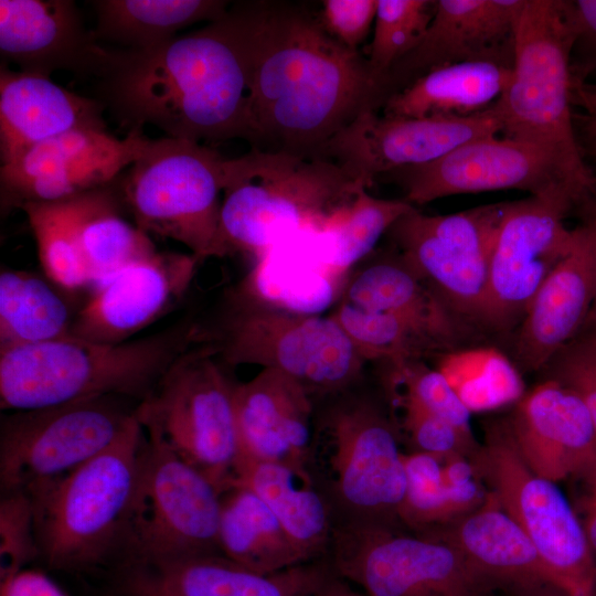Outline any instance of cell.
I'll return each mask as SVG.
<instances>
[{
    "mask_svg": "<svg viewBox=\"0 0 596 596\" xmlns=\"http://www.w3.org/2000/svg\"><path fill=\"white\" fill-rule=\"evenodd\" d=\"M248 141L254 149L318 157L358 116L383 107L387 79L304 7L249 2Z\"/></svg>",
    "mask_w": 596,
    "mask_h": 596,
    "instance_id": "cell-1",
    "label": "cell"
},
{
    "mask_svg": "<svg viewBox=\"0 0 596 596\" xmlns=\"http://www.w3.org/2000/svg\"><path fill=\"white\" fill-rule=\"evenodd\" d=\"M249 2L146 52L114 51L102 103L131 129L152 125L196 142L248 141Z\"/></svg>",
    "mask_w": 596,
    "mask_h": 596,
    "instance_id": "cell-2",
    "label": "cell"
},
{
    "mask_svg": "<svg viewBox=\"0 0 596 596\" xmlns=\"http://www.w3.org/2000/svg\"><path fill=\"white\" fill-rule=\"evenodd\" d=\"M196 322L188 315L156 333L121 343L67 336L0 350V408L26 411L100 396L139 403L195 344Z\"/></svg>",
    "mask_w": 596,
    "mask_h": 596,
    "instance_id": "cell-3",
    "label": "cell"
},
{
    "mask_svg": "<svg viewBox=\"0 0 596 596\" xmlns=\"http://www.w3.org/2000/svg\"><path fill=\"white\" fill-rule=\"evenodd\" d=\"M364 189L322 157L253 148L227 159L220 220L224 256H262L291 232L327 231Z\"/></svg>",
    "mask_w": 596,
    "mask_h": 596,
    "instance_id": "cell-4",
    "label": "cell"
},
{
    "mask_svg": "<svg viewBox=\"0 0 596 596\" xmlns=\"http://www.w3.org/2000/svg\"><path fill=\"white\" fill-rule=\"evenodd\" d=\"M195 344L209 345L228 365L278 370L311 396L343 392L365 363L330 315L277 307L242 285L226 295L211 320H198Z\"/></svg>",
    "mask_w": 596,
    "mask_h": 596,
    "instance_id": "cell-5",
    "label": "cell"
},
{
    "mask_svg": "<svg viewBox=\"0 0 596 596\" xmlns=\"http://www.w3.org/2000/svg\"><path fill=\"white\" fill-rule=\"evenodd\" d=\"M142 439L135 413L105 450L30 497L40 557L50 568L89 573L114 565Z\"/></svg>",
    "mask_w": 596,
    "mask_h": 596,
    "instance_id": "cell-6",
    "label": "cell"
},
{
    "mask_svg": "<svg viewBox=\"0 0 596 596\" xmlns=\"http://www.w3.org/2000/svg\"><path fill=\"white\" fill-rule=\"evenodd\" d=\"M575 40L571 1L523 0L511 78L492 108L503 137L550 150L595 193L596 177L583 159L572 123L570 61Z\"/></svg>",
    "mask_w": 596,
    "mask_h": 596,
    "instance_id": "cell-7",
    "label": "cell"
},
{
    "mask_svg": "<svg viewBox=\"0 0 596 596\" xmlns=\"http://www.w3.org/2000/svg\"><path fill=\"white\" fill-rule=\"evenodd\" d=\"M398 440L393 422L372 401L343 400L326 413L315 428L307 467L336 524L404 529L406 471Z\"/></svg>",
    "mask_w": 596,
    "mask_h": 596,
    "instance_id": "cell-8",
    "label": "cell"
},
{
    "mask_svg": "<svg viewBox=\"0 0 596 596\" xmlns=\"http://www.w3.org/2000/svg\"><path fill=\"white\" fill-rule=\"evenodd\" d=\"M226 162L193 140L150 139L142 156L113 184L135 225L183 244L203 262L224 256L220 194Z\"/></svg>",
    "mask_w": 596,
    "mask_h": 596,
    "instance_id": "cell-9",
    "label": "cell"
},
{
    "mask_svg": "<svg viewBox=\"0 0 596 596\" xmlns=\"http://www.w3.org/2000/svg\"><path fill=\"white\" fill-rule=\"evenodd\" d=\"M220 512V490L156 433L143 429L136 480L114 565L124 561L222 554Z\"/></svg>",
    "mask_w": 596,
    "mask_h": 596,
    "instance_id": "cell-10",
    "label": "cell"
},
{
    "mask_svg": "<svg viewBox=\"0 0 596 596\" xmlns=\"http://www.w3.org/2000/svg\"><path fill=\"white\" fill-rule=\"evenodd\" d=\"M475 476L520 526L568 596H596V563L582 520L555 482L523 460L508 418L486 425L485 441L469 457Z\"/></svg>",
    "mask_w": 596,
    "mask_h": 596,
    "instance_id": "cell-11",
    "label": "cell"
},
{
    "mask_svg": "<svg viewBox=\"0 0 596 596\" xmlns=\"http://www.w3.org/2000/svg\"><path fill=\"white\" fill-rule=\"evenodd\" d=\"M221 360L205 344H194L167 370L136 417L220 492L234 479L240 456L234 390Z\"/></svg>",
    "mask_w": 596,
    "mask_h": 596,
    "instance_id": "cell-12",
    "label": "cell"
},
{
    "mask_svg": "<svg viewBox=\"0 0 596 596\" xmlns=\"http://www.w3.org/2000/svg\"><path fill=\"white\" fill-rule=\"evenodd\" d=\"M334 573L364 596H499L504 593L450 544L401 528L336 524Z\"/></svg>",
    "mask_w": 596,
    "mask_h": 596,
    "instance_id": "cell-13",
    "label": "cell"
},
{
    "mask_svg": "<svg viewBox=\"0 0 596 596\" xmlns=\"http://www.w3.org/2000/svg\"><path fill=\"white\" fill-rule=\"evenodd\" d=\"M124 397H92L1 417L2 494L29 497L110 446L135 417Z\"/></svg>",
    "mask_w": 596,
    "mask_h": 596,
    "instance_id": "cell-14",
    "label": "cell"
},
{
    "mask_svg": "<svg viewBox=\"0 0 596 596\" xmlns=\"http://www.w3.org/2000/svg\"><path fill=\"white\" fill-rule=\"evenodd\" d=\"M504 206L502 202L446 215H427L414 206L386 233L406 265L470 326H482Z\"/></svg>",
    "mask_w": 596,
    "mask_h": 596,
    "instance_id": "cell-15",
    "label": "cell"
},
{
    "mask_svg": "<svg viewBox=\"0 0 596 596\" xmlns=\"http://www.w3.org/2000/svg\"><path fill=\"white\" fill-rule=\"evenodd\" d=\"M386 175L413 206L456 194L519 190L578 207L595 194L550 150L498 136L469 141L433 162Z\"/></svg>",
    "mask_w": 596,
    "mask_h": 596,
    "instance_id": "cell-16",
    "label": "cell"
},
{
    "mask_svg": "<svg viewBox=\"0 0 596 596\" xmlns=\"http://www.w3.org/2000/svg\"><path fill=\"white\" fill-rule=\"evenodd\" d=\"M574 207L540 196L505 202L491 254L482 327L504 332L519 326L542 284L575 243V228L565 225Z\"/></svg>",
    "mask_w": 596,
    "mask_h": 596,
    "instance_id": "cell-17",
    "label": "cell"
},
{
    "mask_svg": "<svg viewBox=\"0 0 596 596\" xmlns=\"http://www.w3.org/2000/svg\"><path fill=\"white\" fill-rule=\"evenodd\" d=\"M140 129L117 138L103 128H81L40 142L0 168L1 207L62 202L107 187L145 152Z\"/></svg>",
    "mask_w": 596,
    "mask_h": 596,
    "instance_id": "cell-18",
    "label": "cell"
},
{
    "mask_svg": "<svg viewBox=\"0 0 596 596\" xmlns=\"http://www.w3.org/2000/svg\"><path fill=\"white\" fill-rule=\"evenodd\" d=\"M500 134L492 106L466 117H386L369 110L329 139L318 156L368 189L380 175L433 162L469 141Z\"/></svg>",
    "mask_w": 596,
    "mask_h": 596,
    "instance_id": "cell-19",
    "label": "cell"
},
{
    "mask_svg": "<svg viewBox=\"0 0 596 596\" xmlns=\"http://www.w3.org/2000/svg\"><path fill=\"white\" fill-rule=\"evenodd\" d=\"M107 571L106 596H313L337 575L320 560L264 575L222 554L124 561Z\"/></svg>",
    "mask_w": 596,
    "mask_h": 596,
    "instance_id": "cell-20",
    "label": "cell"
},
{
    "mask_svg": "<svg viewBox=\"0 0 596 596\" xmlns=\"http://www.w3.org/2000/svg\"><path fill=\"white\" fill-rule=\"evenodd\" d=\"M200 263L192 254L157 252L126 266L95 286L70 336L98 343L130 340L183 297Z\"/></svg>",
    "mask_w": 596,
    "mask_h": 596,
    "instance_id": "cell-21",
    "label": "cell"
},
{
    "mask_svg": "<svg viewBox=\"0 0 596 596\" xmlns=\"http://www.w3.org/2000/svg\"><path fill=\"white\" fill-rule=\"evenodd\" d=\"M514 443L539 476L579 481L596 493V427L584 403L561 384L542 380L508 417Z\"/></svg>",
    "mask_w": 596,
    "mask_h": 596,
    "instance_id": "cell-22",
    "label": "cell"
},
{
    "mask_svg": "<svg viewBox=\"0 0 596 596\" xmlns=\"http://www.w3.org/2000/svg\"><path fill=\"white\" fill-rule=\"evenodd\" d=\"M523 0H438L418 42L389 72L392 95L439 67L465 62L513 65L514 29Z\"/></svg>",
    "mask_w": 596,
    "mask_h": 596,
    "instance_id": "cell-23",
    "label": "cell"
},
{
    "mask_svg": "<svg viewBox=\"0 0 596 596\" xmlns=\"http://www.w3.org/2000/svg\"><path fill=\"white\" fill-rule=\"evenodd\" d=\"M0 53L24 73L64 70L102 77L114 51L98 44L74 1L1 0Z\"/></svg>",
    "mask_w": 596,
    "mask_h": 596,
    "instance_id": "cell-24",
    "label": "cell"
},
{
    "mask_svg": "<svg viewBox=\"0 0 596 596\" xmlns=\"http://www.w3.org/2000/svg\"><path fill=\"white\" fill-rule=\"evenodd\" d=\"M311 397L301 384L274 369L235 383L240 456L307 466L315 434Z\"/></svg>",
    "mask_w": 596,
    "mask_h": 596,
    "instance_id": "cell-25",
    "label": "cell"
},
{
    "mask_svg": "<svg viewBox=\"0 0 596 596\" xmlns=\"http://www.w3.org/2000/svg\"><path fill=\"white\" fill-rule=\"evenodd\" d=\"M571 252L540 287L519 323L515 364L540 371L587 321L595 296L594 256L583 224L575 227Z\"/></svg>",
    "mask_w": 596,
    "mask_h": 596,
    "instance_id": "cell-26",
    "label": "cell"
},
{
    "mask_svg": "<svg viewBox=\"0 0 596 596\" xmlns=\"http://www.w3.org/2000/svg\"><path fill=\"white\" fill-rule=\"evenodd\" d=\"M421 535L456 547L511 596L564 593L531 540L489 493L476 510Z\"/></svg>",
    "mask_w": 596,
    "mask_h": 596,
    "instance_id": "cell-27",
    "label": "cell"
},
{
    "mask_svg": "<svg viewBox=\"0 0 596 596\" xmlns=\"http://www.w3.org/2000/svg\"><path fill=\"white\" fill-rule=\"evenodd\" d=\"M100 100L75 94L50 76L0 71L1 164L24 150L81 128L106 129Z\"/></svg>",
    "mask_w": 596,
    "mask_h": 596,
    "instance_id": "cell-28",
    "label": "cell"
},
{
    "mask_svg": "<svg viewBox=\"0 0 596 596\" xmlns=\"http://www.w3.org/2000/svg\"><path fill=\"white\" fill-rule=\"evenodd\" d=\"M233 485L249 489L269 508L306 562L330 551L332 509L307 466L238 456Z\"/></svg>",
    "mask_w": 596,
    "mask_h": 596,
    "instance_id": "cell-29",
    "label": "cell"
},
{
    "mask_svg": "<svg viewBox=\"0 0 596 596\" xmlns=\"http://www.w3.org/2000/svg\"><path fill=\"white\" fill-rule=\"evenodd\" d=\"M341 301L395 315L423 330L445 351L460 348L471 332V326L455 315L396 251L354 273L345 284Z\"/></svg>",
    "mask_w": 596,
    "mask_h": 596,
    "instance_id": "cell-30",
    "label": "cell"
},
{
    "mask_svg": "<svg viewBox=\"0 0 596 596\" xmlns=\"http://www.w3.org/2000/svg\"><path fill=\"white\" fill-rule=\"evenodd\" d=\"M512 67L492 62L456 63L434 70L391 95L386 117H466L492 106L504 92Z\"/></svg>",
    "mask_w": 596,
    "mask_h": 596,
    "instance_id": "cell-31",
    "label": "cell"
},
{
    "mask_svg": "<svg viewBox=\"0 0 596 596\" xmlns=\"http://www.w3.org/2000/svg\"><path fill=\"white\" fill-rule=\"evenodd\" d=\"M219 541L224 556L264 575L308 563L269 508L238 485L221 492Z\"/></svg>",
    "mask_w": 596,
    "mask_h": 596,
    "instance_id": "cell-32",
    "label": "cell"
},
{
    "mask_svg": "<svg viewBox=\"0 0 596 596\" xmlns=\"http://www.w3.org/2000/svg\"><path fill=\"white\" fill-rule=\"evenodd\" d=\"M113 183L67 200L94 286L157 253L149 235L120 214L123 203Z\"/></svg>",
    "mask_w": 596,
    "mask_h": 596,
    "instance_id": "cell-33",
    "label": "cell"
},
{
    "mask_svg": "<svg viewBox=\"0 0 596 596\" xmlns=\"http://www.w3.org/2000/svg\"><path fill=\"white\" fill-rule=\"evenodd\" d=\"M92 4L96 40L134 52L157 49L177 38L178 31L196 22L216 21L230 9L228 2L221 0H97Z\"/></svg>",
    "mask_w": 596,
    "mask_h": 596,
    "instance_id": "cell-34",
    "label": "cell"
},
{
    "mask_svg": "<svg viewBox=\"0 0 596 596\" xmlns=\"http://www.w3.org/2000/svg\"><path fill=\"white\" fill-rule=\"evenodd\" d=\"M74 317L49 281L24 270H1L0 350L67 337Z\"/></svg>",
    "mask_w": 596,
    "mask_h": 596,
    "instance_id": "cell-35",
    "label": "cell"
},
{
    "mask_svg": "<svg viewBox=\"0 0 596 596\" xmlns=\"http://www.w3.org/2000/svg\"><path fill=\"white\" fill-rule=\"evenodd\" d=\"M435 358L436 369L470 413L517 404L525 394L521 370L497 348L460 347Z\"/></svg>",
    "mask_w": 596,
    "mask_h": 596,
    "instance_id": "cell-36",
    "label": "cell"
},
{
    "mask_svg": "<svg viewBox=\"0 0 596 596\" xmlns=\"http://www.w3.org/2000/svg\"><path fill=\"white\" fill-rule=\"evenodd\" d=\"M365 361L390 364L446 352L413 323L387 312L363 310L340 301L330 315Z\"/></svg>",
    "mask_w": 596,
    "mask_h": 596,
    "instance_id": "cell-37",
    "label": "cell"
},
{
    "mask_svg": "<svg viewBox=\"0 0 596 596\" xmlns=\"http://www.w3.org/2000/svg\"><path fill=\"white\" fill-rule=\"evenodd\" d=\"M406 489L400 511L404 529L424 534L471 511L467 491L446 483L443 461L429 454H404Z\"/></svg>",
    "mask_w": 596,
    "mask_h": 596,
    "instance_id": "cell-38",
    "label": "cell"
},
{
    "mask_svg": "<svg viewBox=\"0 0 596 596\" xmlns=\"http://www.w3.org/2000/svg\"><path fill=\"white\" fill-rule=\"evenodd\" d=\"M35 238L46 278L66 291L92 285L68 201L29 202L21 206Z\"/></svg>",
    "mask_w": 596,
    "mask_h": 596,
    "instance_id": "cell-39",
    "label": "cell"
},
{
    "mask_svg": "<svg viewBox=\"0 0 596 596\" xmlns=\"http://www.w3.org/2000/svg\"><path fill=\"white\" fill-rule=\"evenodd\" d=\"M414 206L405 200L372 196L362 190L337 217L327 232L333 244L326 263L336 274H343L364 259L391 226Z\"/></svg>",
    "mask_w": 596,
    "mask_h": 596,
    "instance_id": "cell-40",
    "label": "cell"
},
{
    "mask_svg": "<svg viewBox=\"0 0 596 596\" xmlns=\"http://www.w3.org/2000/svg\"><path fill=\"white\" fill-rule=\"evenodd\" d=\"M433 14L434 1L377 0L368 57L374 72L389 82L390 70L418 44Z\"/></svg>",
    "mask_w": 596,
    "mask_h": 596,
    "instance_id": "cell-41",
    "label": "cell"
},
{
    "mask_svg": "<svg viewBox=\"0 0 596 596\" xmlns=\"http://www.w3.org/2000/svg\"><path fill=\"white\" fill-rule=\"evenodd\" d=\"M389 366L391 387H402V392L395 395L406 397L459 429L472 434L471 413L436 368H429L424 360H408Z\"/></svg>",
    "mask_w": 596,
    "mask_h": 596,
    "instance_id": "cell-42",
    "label": "cell"
},
{
    "mask_svg": "<svg viewBox=\"0 0 596 596\" xmlns=\"http://www.w3.org/2000/svg\"><path fill=\"white\" fill-rule=\"evenodd\" d=\"M539 372L542 380L554 381L578 396L596 427V326L589 317Z\"/></svg>",
    "mask_w": 596,
    "mask_h": 596,
    "instance_id": "cell-43",
    "label": "cell"
},
{
    "mask_svg": "<svg viewBox=\"0 0 596 596\" xmlns=\"http://www.w3.org/2000/svg\"><path fill=\"white\" fill-rule=\"evenodd\" d=\"M395 403L403 412L402 427L414 446V451L425 453L441 461L451 458H468L479 444L472 434L466 433L449 422L427 412L411 400L395 395Z\"/></svg>",
    "mask_w": 596,
    "mask_h": 596,
    "instance_id": "cell-44",
    "label": "cell"
},
{
    "mask_svg": "<svg viewBox=\"0 0 596 596\" xmlns=\"http://www.w3.org/2000/svg\"><path fill=\"white\" fill-rule=\"evenodd\" d=\"M40 557L34 508L25 493L2 494L0 500V581Z\"/></svg>",
    "mask_w": 596,
    "mask_h": 596,
    "instance_id": "cell-45",
    "label": "cell"
},
{
    "mask_svg": "<svg viewBox=\"0 0 596 596\" xmlns=\"http://www.w3.org/2000/svg\"><path fill=\"white\" fill-rule=\"evenodd\" d=\"M377 0H324L320 22L344 46L358 51L374 23Z\"/></svg>",
    "mask_w": 596,
    "mask_h": 596,
    "instance_id": "cell-46",
    "label": "cell"
},
{
    "mask_svg": "<svg viewBox=\"0 0 596 596\" xmlns=\"http://www.w3.org/2000/svg\"><path fill=\"white\" fill-rule=\"evenodd\" d=\"M0 596H67L47 574L22 568L0 581Z\"/></svg>",
    "mask_w": 596,
    "mask_h": 596,
    "instance_id": "cell-47",
    "label": "cell"
},
{
    "mask_svg": "<svg viewBox=\"0 0 596 596\" xmlns=\"http://www.w3.org/2000/svg\"><path fill=\"white\" fill-rule=\"evenodd\" d=\"M571 14L576 34L575 46H582L596 64V0L571 1Z\"/></svg>",
    "mask_w": 596,
    "mask_h": 596,
    "instance_id": "cell-48",
    "label": "cell"
},
{
    "mask_svg": "<svg viewBox=\"0 0 596 596\" xmlns=\"http://www.w3.org/2000/svg\"><path fill=\"white\" fill-rule=\"evenodd\" d=\"M578 207L582 209L581 224L585 226L588 233L594 256L595 296L589 318L596 326V199L593 196L583 202Z\"/></svg>",
    "mask_w": 596,
    "mask_h": 596,
    "instance_id": "cell-49",
    "label": "cell"
},
{
    "mask_svg": "<svg viewBox=\"0 0 596 596\" xmlns=\"http://www.w3.org/2000/svg\"><path fill=\"white\" fill-rule=\"evenodd\" d=\"M583 508L585 515L582 523L590 553L596 563V493L584 498Z\"/></svg>",
    "mask_w": 596,
    "mask_h": 596,
    "instance_id": "cell-50",
    "label": "cell"
},
{
    "mask_svg": "<svg viewBox=\"0 0 596 596\" xmlns=\"http://www.w3.org/2000/svg\"><path fill=\"white\" fill-rule=\"evenodd\" d=\"M313 596H364V594L353 588L345 579L336 575Z\"/></svg>",
    "mask_w": 596,
    "mask_h": 596,
    "instance_id": "cell-51",
    "label": "cell"
},
{
    "mask_svg": "<svg viewBox=\"0 0 596 596\" xmlns=\"http://www.w3.org/2000/svg\"><path fill=\"white\" fill-rule=\"evenodd\" d=\"M590 132L596 137V113L589 124Z\"/></svg>",
    "mask_w": 596,
    "mask_h": 596,
    "instance_id": "cell-52",
    "label": "cell"
},
{
    "mask_svg": "<svg viewBox=\"0 0 596 596\" xmlns=\"http://www.w3.org/2000/svg\"><path fill=\"white\" fill-rule=\"evenodd\" d=\"M540 596H568L562 592H552V593H549V594H544V595H540Z\"/></svg>",
    "mask_w": 596,
    "mask_h": 596,
    "instance_id": "cell-53",
    "label": "cell"
}]
</instances>
